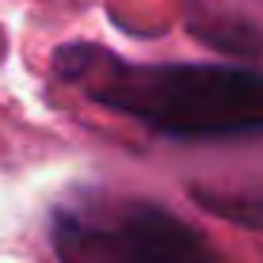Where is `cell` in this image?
I'll use <instances>...</instances> for the list:
<instances>
[{"label": "cell", "instance_id": "obj_1", "mask_svg": "<svg viewBox=\"0 0 263 263\" xmlns=\"http://www.w3.org/2000/svg\"><path fill=\"white\" fill-rule=\"evenodd\" d=\"M53 72L92 103L176 141L263 134V69L206 61L134 65L103 46L72 42L53 53Z\"/></svg>", "mask_w": 263, "mask_h": 263}, {"label": "cell", "instance_id": "obj_2", "mask_svg": "<svg viewBox=\"0 0 263 263\" xmlns=\"http://www.w3.org/2000/svg\"><path fill=\"white\" fill-rule=\"evenodd\" d=\"M58 263H217L214 244L157 202H119L103 214H53Z\"/></svg>", "mask_w": 263, "mask_h": 263}, {"label": "cell", "instance_id": "obj_3", "mask_svg": "<svg viewBox=\"0 0 263 263\" xmlns=\"http://www.w3.org/2000/svg\"><path fill=\"white\" fill-rule=\"evenodd\" d=\"M191 34L206 46L221 50V53H237V58H263V31H256L248 20L240 15H225L214 12L210 4H195L191 15Z\"/></svg>", "mask_w": 263, "mask_h": 263}, {"label": "cell", "instance_id": "obj_4", "mask_svg": "<svg viewBox=\"0 0 263 263\" xmlns=\"http://www.w3.org/2000/svg\"><path fill=\"white\" fill-rule=\"evenodd\" d=\"M191 202L240 229H263V187H187Z\"/></svg>", "mask_w": 263, "mask_h": 263}]
</instances>
